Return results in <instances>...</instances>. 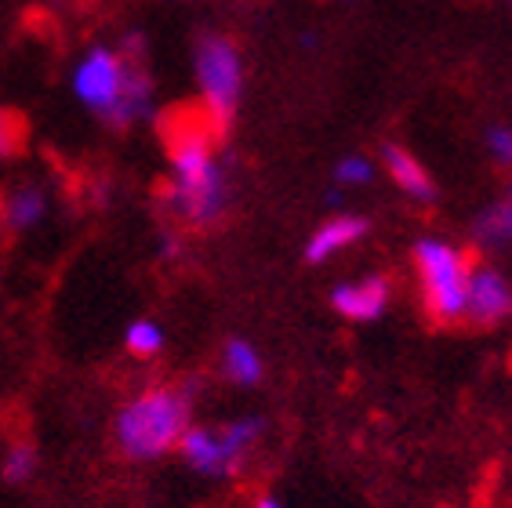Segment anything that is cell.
<instances>
[{
  "label": "cell",
  "mask_w": 512,
  "mask_h": 508,
  "mask_svg": "<svg viewBox=\"0 0 512 508\" xmlns=\"http://www.w3.org/2000/svg\"><path fill=\"white\" fill-rule=\"evenodd\" d=\"M171 211L189 225H215L229 207L226 171L215 157V127L207 117H175L168 127Z\"/></svg>",
  "instance_id": "obj_1"
},
{
  "label": "cell",
  "mask_w": 512,
  "mask_h": 508,
  "mask_svg": "<svg viewBox=\"0 0 512 508\" xmlns=\"http://www.w3.org/2000/svg\"><path fill=\"white\" fill-rule=\"evenodd\" d=\"M73 95L113 127H128L153 109V80L138 51L91 48L73 69Z\"/></svg>",
  "instance_id": "obj_2"
},
{
  "label": "cell",
  "mask_w": 512,
  "mask_h": 508,
  "mask_svg": "<svg viewBox=\"0 0 512 508\" xmlns=\"http://www.w3.org/2000/svg\"><path fill=\"white\" fill-rule=\"evenodd\" d=\"M193 425V392L178 385H153L131 396L113 418V443L128 461H157L178 450Z\"/></svg>",
  "instance_id": "obj_3"
},
{
  "label": "cell",
  "mask_w": 512,
  "mask_h": 508,
  "mask_svg": "<svg viewBox=\"0 0 512 508\" xmlns=\"http://www.w3.org/2000/svg\"><path fill=\"white\" fill-rule=\"evenodd\" d=\"M414 273H418L425 313L436 323L465 320V294H469L473 262L462 254V247H454L451 240H440V236H425L414 244Z\"/></svg>",
  "instance_id": "obj_4"
},
{
  "label": "cell",
  "mask_w": 512,
  "mask_h": 508,
  "mask_svg": "<svg viewBox=\"0 0 512 508\" xmlns=\"http://www.w3.org/2000/svg\"><path fill=\"white\" fill-rule=\"evenodd\" d=\"M262 432H266V421L255 418V414L233 418L226 425H189L182 443H178V454L200 476L226 479L244 469L247 454L262 440Z\"/></svg>",
  "instance_id": "obj_5"
},
{
  "label": "cell",
  "mask_w": 512,
  "mask_h": 508,
  "mask_svg": "<svg viewBox=\"0 0 512 508\" xmlns=\"http://www.w3.org/2000/svg\"><path fill=\"white\" fill-rule=\"evenodd\" d=\"M200 98H204V117L215 131H229L237 117L240 95H244V59L240 48L222 33H204L193 51Z\"/></svg>",
  "instance_id": "obj_6"
},
{
  "label": "cell",
  "mask_w": 512,
  "mask_h": 508,
  "mask_svg": "<svg viewBox=\"0 0 512 508\" xmlns=\"http://www.w3.org/2000/svg\"><path fill=\"white\" fill-rule=\"evenodd\" d=\"M512 316V284L494 265H473L469 294H465V320L476 327H498Z\"/></svg>",
  "instance_id": "obj_7"
},
{
  "label": "cell",
  "mask_w": 512,
  "mask_h": 508,
  "mask_svg": "<svg viewBox=\"0 0 512 508\" xmlns=\"http://www.w3.org/2000/svg\"><path fill=\"white\" fill-rule=\"evenodd\" d=\"M389 298H393V287L385 276H360V280H349V284H338L331 291V305L335 313L345 316L353 323H375L389 309Z\"/></svg>",
  "instance_id": "obj_8"
},
{
  "label": "cell",
  "mask_w": 512,
  "mask_h": 508,
  "mask_svg": "<svg viewBox=\"0 0 512 508\" xmlns=\"http://www.w3.org/2000/svg\"><path fill=\"white\" fill-rule=\"evenodd\" d=\"M364 236H367V218H360V215L327 218L324 225H316V233L306 240V262H313V265L331 262L335 254L356 247Z\"/></svg>",
  "instance_id": "obj_9"
},
{
  "label": "cell",
  "mask_w": 512,
  "mask_h": 508,
  "mask_svg": "<svg viewBox=\"0 0 512 508\" xmlns=\"http://www.w3.org/2000/svg\"><path fill=\"white\" fill-rule=\"evenodd\" d=\"M382 167L385 175L393 178V186L400 189L404 196H411V200H433L436 196V182L433 175L422 167V160L414 157L411 149L396 146V142H389V146H382Z\"/></svg>",
  "instance_id": "obj_10"
},
{
  "label": "cell",
  "mask_w": 512,
  "mask_h": 508,
  "mask_svg": "<svg viewBox=\"0 0 512 508\" xmlns=\"http://www.w3.org/2000/svg\"><path fill=\"white\" fill-rule=\"evenodd\" d=\"M222 374H226L233 385H258L262 374H266V360H262V352L255 349L251 342L244 338H229L226 349H222Z\"/></svg>",
  "instance_id": "obj_11"
},
{
  "label": "cell",
  "mask_w": 512,
  "mask_h": 508,
  "mask_svg": "<svg viewBox=\"0 0 512 508\" xmlns=\"http://www.w3.org/2000/svg\"><path fill=\"white\" fill-rule=\"evenodd\" d=\"M44 215H48V196L40 186L11 189L8 200H4V222L11 229H33V225L44 222Z\"/></svg>",
  "instance_id": "obj_12"
},
{
  "label": "cell",
  "mask_w": 512,
  "mask_h": 508,
  "mask_svg": "<svg viewBox=\"0 0 512 508\" xmlns=\"http://www.w3.org/2000/svg\"><path fill=\"white\" fill-rule=\"evenodd\" d=\"M476 236L483 247H512V189L491 207H483V215L476 218Z\"/></svg>",
  "instance_id": "obj_13"
},
{
  "label": "cell",
  "mask_w": 512,
  "mask_h": 508,
  "mask_svg": "<svg viewBox=\"0 0 512 508\" xmlns=\"http://www.w3.org/2000/svg\"><path fill=\"white\" fill-rule=\"evenodd\" d=\"M0 476L8 479V483H30L37 476V447L26 440L11 443L4 450V461H0Z\"/></svg>",
  "instance_id": "obj_14"
},
{
  "label": "cell",
  "mask_w": 512,
  "mask_h": 508,
  "mask_svg": "<svg viewBox=\"0 0 512 508\" xmlns=\"http://www.w3.org/2000/svg\"><path fill=\"white\" fill-rule=\"evenodd\" d=\"M124 345H128L131 356H142V360H149V356H157L160 349H164V327H160L157 320H135L124 331Z\"/></svg>",
  "instance_id": "obj_15"
},
{
  "label": "cell",
  "mask_w": 512,
  "mask_h": 508,
  "mask_svg": "<svg viewBox=\"0 0 512 508\" xmlns=\"http://www.w3.org/2000/svg\"><path fill=\"white\" fill-rule=\"evenodd\" d=\"M371 178H375V164L367 157H345V160H338V167H335V182L345 189L371 186Z\"/></svg>",
  "instance_id": "obj_16"
},
{
  "label": "cell",
  "mask_w": 512,
  "mask_h": 508,
  "mask_svg": "<svg viewBox=\"0 0 512 508\" xmlns=\"http://www.w3.org/2000/svg\"><path fill=\"white\" fill-rule=\"evenodd\" d=\"M487 153L502 167H512V127L505 124L487 127Z\"/></svg>",
  "instance_id": "obj_17"
},
{
  "label": "cell",
  "mask_w": 512,
  "mask_h": 508,
  "mask_svg": "<svg viewBox=\"0 0 512 508\" xmlns=\"http://www.w3.org/2000/svg\"><path fill=\"white\" fill-rule=\"evenodd\" d=\"M19 146H22V127H19V120H15L8 113V109L0 106V160L11 157V153H19Z\"/></svg>",
  "instance_id": "obj_18"
},
{
  "label": "cell",
  "mask_w": 512,
  "mask_h": 508,
  "mask_svg": "<svg viewBox=\"0 0 512 508\" xmlns=\"http://www.w3.org/2000/svg\"><path fill=\"white\" fill-rule=\"evenodd\" d=\"M251 508H284V505H280V501H276L273 494H262V498H258Z\"/></svg>",
  "instance_id": "obj_19"
}]
</instances>
